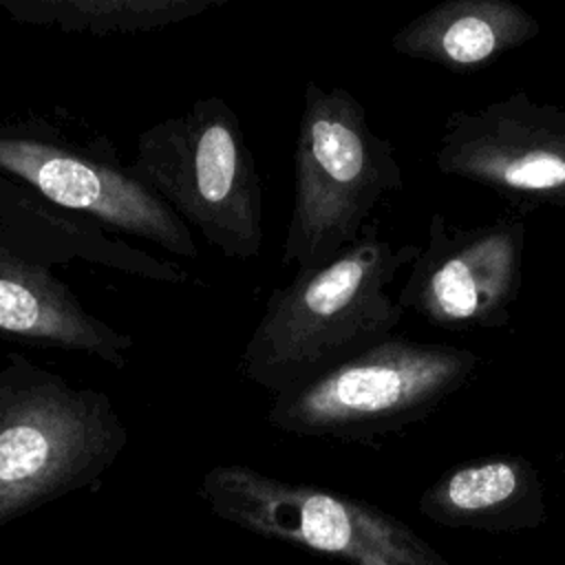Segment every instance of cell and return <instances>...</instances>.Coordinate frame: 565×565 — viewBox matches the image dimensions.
Here are the masks:
<instances>
[{"mask_svg": "<svg viewBox=\"0 0 565 565\" xmlns=\"http://www.w3.org/2000/svg\"><path fill=\"white\" fill-rule=\"evenodd\" d=\"M417 252L366 223L329 263L296 271L291 282L271 289L243 349L241 375L274 395L296 391L393 335L404 309L388 285Z\"/></svg>", "mask_w": 565, "mask_h": 565, "instance_id": "6da1fadb", "label": "cell"}, {"mask_svg": "<svg viewBox=\"0 0 565 565\" xmlns=\"http://www.w3.org/2000/svg\"><path fill=\"white\" fill-rule=\"evenodd\" d=\"M126 444L106 393L9 353L0 366V527L97 483Z\"/></svg>", "mask_w": 565, "mask_h": 565, "instance_id": "7a4b0ae2", "label": "cell"}, {"mask_svg": "<svg viewBox=\"0 0 565 565\" xmlns=\"http://www.w3.org/2000/svg\"><path fill=\"white\" fill-rule=\"evenodd\" d=\"M294 201L280 263L296 271L329 263L355 243L371 212L404 188L388 139L342 86L307 82L294 143Z\"/></svg>", "mask_w": 565, "mask_h": 565, "instance_id": "3957f363", "label": "cell"}, {"mask_svg": "<svg viewBox=\"0 0 565 565\" xmlns=\"http://www.w3.org/2000/svg\"><path fill=\"white\" fill-rule=\"evenodd\" d=\"M130 168L223 256L260 254L263 185L238 115L223 97H199L146 128Z\"/></svg>", "mask_w": 565, "mask_h": 565, "instance_id": "277c9868", "label": "cell"}, {"mask_svg": "<svg viewBox=\"0 0 565 565\" xmlns=\"http://www.w3.org/2000/svg\"><path fill=\"white\" fill-rule=\"evenodd\" d=\"M479 366L470 349L388 335L305 386L274 395L267 422L302 437L382 433L424 417Z\"/></svg>", "mask_w": 565, "mask_h": 565, "instance_id": "5b68a950", "label": "cell"}, {"mask_svg": "<svg viewBox=\"0 0 565 565\" xmlns=\"http://www.w3.org/2000/svg\"><path fill=\"white\" fill-rule=\"evenodd\" d=\"M199 492L218 519L344 565H450L411 525L371 503L243 463L214 466Z\"/></svg>", "mask_w": 565, "mask_h": 565, "instance_id": "8992f818", "label": "cell"}, {"mask_svg": "<svg viewBox=\"0 0 565 565\" xmlns=\"http://www.w3.org/2000/svg\"><path fill=\"white\" fill-rule=\"evenodd\" d=\"M0 174L110 230L196 258L190 227L148 188L106 137L77 139L49 117L0 121Z\"/></svg>", "mask_w": 565, "mask_h": 565, "instance_id": "52a82bcc", "label": "cell"}, {"mask_svg": "<svg viewBox=\"0 0 565 565\" xmlns=\"http://www.w3.org/2000/svg\"><path fill=\"white\" fill-rule=\"evenodd\" d=\"M441 174L459 177L530 212L565 205V106L516 90L446 117L435 150Z\"/></svg>", "mask_w": 565, "mask_h": 565, "instance_id": "ba28073f", "label": "cell"}, {"mask_svg": "<svg viewBox=\"0 0 565 565\" xmlns=\"http://www.w3.org/2000/svg\"><path fill=\"white\" fill-rule=\"evenodd\" d=\"M523 249V221L461 227L435 212L397 305L441 329L505 327L521 291Z\"/></svg>", "mask_w": 565, "mask_h": 565, "instance_id": "9c48e42d", "label": "cell"}, {"mask_svg": "<svg viewBox=\"0 0 565 565\" xmlns=\"http://www.w3.org/2000/svg\"><path fill=\"white\" fill-rule=\"evenodd\" d=\"M51 265L0 230V335L86 353L124 369L132 338L93 316Z\"/></svg>", "mask_w": 565, "mask_h": 565, "instance_id": "30bf717a", "label": "cell"}, {"mask_svg": "<svg viewBox=\"0 0 565 565\" xmlns=\"http://www.w3.org/2000/svg\"><path fill=\"white\" fill-rule=\"evenodd\" d=\"M0 230L53 265L88 260L157 282L190 280L179 263L161 260L117 236H108L106 225L46 201L4 174H0Z\"/></svg>", "mask_w": 565, "mask_h": 565, "instance_id": "8fae6325", "label": "cell"}, {"mask_svg": "<svg viewBox=\"0 0 565 565\" xmlns=\"http://www.w3.org/2000/svg\"><path fill=\"white\" fill-rule=\"evenodd\" d=\"M419 512L444 527L521 532L547 519L541 477L525 457L497 455L452 468L417 501Z\"/></svg>", "mask_w": 565, "mask_h": 565, "instance_id": "7c38bea8", "label": "cell"}, {"mask_svg": "<svg viewBox=\"0 0 565 565\" xmlns=\"http://www.w3.org/2000/svg\"><path fill=\"white\" fill-rule=\"evenodd\" d=\"M539 33V20L519 2L441 0L406 22L391 49L459 73L488 66Z\"/></svg>", "mask_w": 565, "mask_h": 565, "instance_id": "4fadbf2b", "label": "cell"}, {"mask_svg": "<svg viewBox=\"0 0 565 565\" xmlns=\"http://www.w3.org/2000/svg\"><path fill=\"white\" fill-rule=\"evenodd\" d=\"M230 0H0V11L26 26L64 33H141L157 31Z\"/></svg>", "mask_w": 565, "mask_h": 565, "instance_id": "5bb4252c", "label": "cell"}]
</instances>
